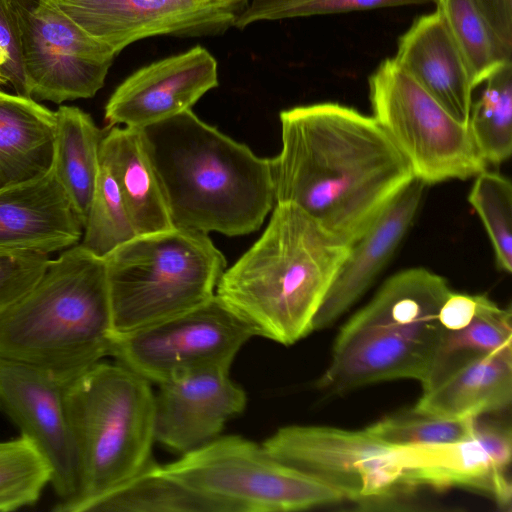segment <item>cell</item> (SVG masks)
Wrapping results in <instances>:
<instances>
[{
    "mask_svg": "<svg viewBox=\"0 0 512 512\" xmlns=\"http://www.w3.org/2000/svg\"><path fill=\"white\" fill-rule=\"evenodd\" d=\"M279 118L276 203L297 206L349 245L414 178L372 116L321 102L282 110Z\"/></svg>",
    "mask_w": 512,
    "mask_h": 512,
    "instance_id": "obj_1",
    "label": "cell"
},
{
    "mask_svg": "<svg viewBox=\"0 0 512 512\" xmlns=\"http://www.w3.org/2000/svg\"><path fill=\"white\" fill-rule=\"evenodd\" d=\"M140 131L174 227L241 236L258 230L272 211V158L191 109Z\"/></svg>",
    "mask_w": 512,
    "mask_h": 512,
    "instance_id": "obj_2",
    "label": "cell"
},
{
    "mask_svg": "<svg viewBox=\"0 0 512 512\" xmlns=\"http://www.w3.org/2000/svg\"><path fill=\"white\" fill-rule=\"evenodd\" d=\"M349 249L297 206L275 203L264 232L225 269L215 296L254 336L292 345L313 331Z\"/></svg>",
    "mask_w": 512,
    "mask_h": 512,
    "instance_id": "obj_3",
    "label": "cell"
},
{
    "mask_svg": "<svg viewBox=\"0 0 512 512\" xmlns=\"http://www.w3.org/2000/svg\"><path fill=\"white\" fill-rule=\"evenodd\" d=\"M114 337L106 263L81 244L50 260L0 316V357L67 386L110 356Z\"/></svg>",
    "mask_w": 512,
    "mask_h": 512,
    "instance_id": "obj_4",
    "label": "cell"
},
{
    "mask_svg": "<svg viewBox=\"0 0 512 512\" xmlns=\"http://www.w3.org/2000/svg\"><path fill=\"white\" fill-rule=\"evenodd\" d=\"M451 291L445 278L422 267L389 277L339 330L318 386L339 393L396 379L423 384L443 333L438 313Z\"/></svg>",
    "mask_w": 512,
    "mask_h": 512,
    "instance_id": "obj_5",
    "label": "cell"
},
{
    "mask_svg": "<svg viewBox=\"0 0 512 512\" xmlns=\"http://www.w3.org/2000/svg\"><path fill=\"white\" fill-rule=\"evenodd\" d=\"M154 394L149 381L117 362L100 361L65 387L78 490L64 512H89L153 462Z\"/></svg>",
    "mask_w": 512,
    "mask_h": 512,
    "instance_id": "obj_6",
    "label": "cell"
},
{
    "mask_svg": "<svg viewBox=\"0 0 512 512\" xmlns=\"http://www.w3.org/2000/svg\"><path fill=\"white\" fill-rule=\"evenodd\" d=\"M104 260L114 336L208 302L226 269L207 233L179 227L137 235Z\"/></svg>",
    "mask_w": 512,
    "mask_h": 512,
    "instance_id": "obj_7",
    "label": "cell"
},
{
    "mask_svg": "<svg viewBox=\"0 0 512 512\" xmlns=\"http://www.w3.org/2000/svg\"><path fill=\"white\" fill-rule=\"evenodd\" d=\"M161 470L223 512H287L337 504L334 488L271 456L262 444L218 436Z\"/></svg>",
    "mask_w": 512,
    "mask_h": 512,
    "instance_id": "obj_8",
    "label": "cell"
},
{
    "mask_svg": "<svg viewBox=\"0 0 512 512\" xmlns=\"http://www.w3.org/2000/svg\"><path fill=\"white\" fill-rule=\"evenodd\" d=\"M372 117L426 185L466 180L487 168L468 125L454 118L393 58L369 76Z\"/></svg>",
    "mask_w": 512,
    "mask_h": 512,
    "instance_id": "obj_9",
    "label": "cell"
},
{
    "mask_svg": "<svg viewBox=\"0 0 512 512\" xmlns=\"http://www.w3.org/2000/svg\"><path fill=\"white\" fill-rule=\"evenodd\" d=\"M274 458L337 490L364 510L398 503L404 484L396 449L365 429L290 425L262 443Z\"/></svg>",
    "mask_w": 512,
    "mask_h": 512,
    "instance_id": "obj_10",
    "label": "cell"
},
{
    "mask_svg": "<svg viewBox=\"0 0 512 512\" xmlns=\"http://www.w3.org/2000/svg\"><path fill=\"white\" fill-rule=\"evenodd\" d=\"M254 334L216 296L188 312L114 336L110 357L151 384L224 370Z\"/></svg>",
    "mask_w": 512,
    "mask_h": 512,
    "instance_id": "obj_11",
    "label": "cell"
},
{
    "mask_svg": "<svg viewBox=\"0 0 512 512\" xmlns=\"http://www.w3.org/2000/svg\"><path fill=\"white\" fill-rule=\"evenodd\" d=\"M30 98L60 104L91 98L117 54L89 35L52 0H11Z\"/></svg>",
    "mask_w": 512,
    "mask_h": 512,
    "instance_id": "obj_12",
    "label": "cell"
},
{
    "mask_svg": "<svg viewBox=\"0 0 512 512\" xmlns=\"http://www.w3.org/2000/svg\"><path fill=\"white\" fill-rule=\"evenodd\" d=\"M89 35L117 55L147 37H195L234 27L248 1L52 0Z\"/></svg>",
    "mask_w": 512,
    "mask_h": 512,
    "instance_id": "obj_13",
    "label": "cell"
},
{
    "mask_svg": "<svg viewBox=\"0 0 512 512\" xmlns=\"http://www.w3.org/2000/svg\"><path fill=\"white\" fill-rule=\"evenodd\" d=\"M65 385L47 372L0 357V409L50 467V485L64 512L78 490L77 457L68 422Z\"/></svg>",
    "mask_w": 512,
    "mask_h": 512,
    "instance_id": "obj_14",
    "label": "cell"
},
{
    "mask_svg": "<svg viewBox=\"0 0 512 512\" xmlns=\"http://www.w3.org/2000/svg\"><path fill=\"white\" fill-rule=\"evenodd\" d=\"M404 484L411 488L458 487L485 494L511 509V429L477 418L473 432L456 442L397 447Z\"/></svg>",
    "mask_w": 512,
    "mask_h": 512,
    "instance_id": "obj_15",
    "label": "cell"
},
{
    "mask_svg": "<svg viewBox=\"0 0 512 512\" xmlns=\"http://www.w3.org/2000/svg\"><path fill=\"white\" fill-rule=\"evenodd\" d=\"M218 85L216 59L197 45L133 72L111 94L104 119L109 127L142 129L190 110Z\"/></svg>",
    "mask_w": 512,
    "mask_h": 512,
    "instance_id": "obj_16",
    "label": "cell"
},
{
    "mask_svg": "<svg viewBox=\"0 0 512 512\" xmlns=\"http://www.w3.org/2000/svg\"><path fill=\"white\" fill-rule=\"evenodd\" d=\"M246 402L229 371H200L161 383L154 394L155 442L181 455L193 451L217 438Z\"/></svg>",
    "mask_w": 512,
    "mask_h": 512,
    "instance_id": "obj_17",
    "label": "cell"
},
{
    "mask_svg": "<svg viewBox=\"0 0 512 512\" xmlns=\"http://www.w3.org/2000/svg\"><path fill=\"white\" fill-rule=\"evenodd\" d=\"M83 229L52 168L0 190V251L50 254L78 244Z\"/></svg>",
    "mask_w": 512,
    "mask_h": 512,
    "instance_id": "obj_18",
    "label": "cell"
},
{
    "mask_svg": "<svg viewBox=\"0 0 512 512\" xmlns=\"http://www.w3.org/2000/svg\"><path fill=\"white\" fill-rule=\"evenodd\" d=\"M426 186L414 177L350 245L316 314L313 331L331 326L371 286L411 226Z\"/></svg>",
    "mask_w": 512,
    "mask_h": 512,
    "instance_id": "obj_19",
    "label": "cell"
},
{
    "mask_svg": "<svg viewBox=\"0 0 512 512\" xmlns=\"http://www.w3.org/2000/svg\"><path fill=\"white\" fill-rule=\"evenodd\" d=\"M393 59L454 118L468 124L475 88L466 63L436 10L413 21L400 36Z\"/></svg>",
    "mask_w": 512,
    "mask_h": 512,
    "instance_id": "obj_20",
    "label": "cell"
},
{
    "mask_svg": "<svg viewBox=\"0 0 512 512\" xmlns=\"http://www.w3.org/2000/svg\"><path fill=\"white\" fill-rule=\"evenodd\" d=\"M512 400V347L470 359L430 386L413 407L445 419L479 418Z\"/></svg>",
    "mask_w": 512,
    "mask_h": 512,
    "instance_id": "obj_21",
    "label": "cell"
},
{
    "mask_svg": "<svg viewBox=\"0 0 512 512\" xmlns=\"http://www.w3.org/2000/svg\"><path fill=\"white\" fill-rule=\"evenodd\" d=\"M100 159L114 175L138 235L174 227L140 129L109 127L101 141Z\"/></svg>",
    "mask_w": 512,
    "mask_h": 512,
    "instance_id": "obj_22",
    "label": "cell"
},
{
    "mask_svg": "<svg viewBox=\"0 0 512 512\" xmlns=\"http://www.w3.org/2000/svg\"><path fill=\"white\" fill-rule=\"evenodd\" d=\"M56 115L32 98L0 90V190L53 165Z\"/></svg>",
    "mask_w": 512,
    "mask_h": 512,
    "instance_id": "obj_23",
    "label": "cell"
},
{
    "mask_svg": "<svg viewBox=\"0 0 512 512\" xmlns=\"http://www.w3.org/2000/svg\"><path fill=\"white\" fill-rule=\"evenodd\" d=\"M55 115L52 169L84 228L99 173L104 131L96 126L89 114L74 106H60Z\"/></svg>",
    "mask_w": 512,
    "mask_h": 512,
    "instance_id": "obj_24",
    "label": "cell"
},
{
    "mask_svg": "<svg viewBox=\"0 0 512 512\" xmlns=\"http://www.w3.org/2000/svg\"><path fill=\"white\" fill-rule=\"evenodd\" d=\"M512 347L511 309L480 295L477 312L463 328L443 331L423 389L464 362Z\"/></svg>",
    "mask_w": 512,
    "mask_h": 512,
    "instance_id": "obj_25",
    "label": "cell"
},
{
    "mask_svg": "<svg viewBox=\"0 0 512 512\" xmlns=\"http://www.w3.org/2000/svg\"><path fill=\"white\" fill-rule=\"evenodd\" d=\"M89 512H223L214 501L166 475L154 461L92 505Z\"/></svg>",
    "mask_w": 512,
    "mask_h": 512,
    "instance_id": "obj_26",
    "label": "cell"
},
{
    "mask_svg": "<svg viewBox=\"0 0 512 512\" xmlns=\"http://www.w3.org/2000/svg\"><path fill=\"white\" fill-rule=\"evenodd\" d=\"M435 5L466 63L474 88L512 61V49L499 39L475 0H436Z\"/></svg>",
    "mask_w": 512,
    "mask_h": 512,
    "instance_id": "obj_27",
    "label": "cell"
},
{
    "mask_svg": "<svg viewBox=\"0 0 512 512\" xmlns=\"http://www.w3.org/2000/svg\"><path fill=\"white\" fill-rule=\"evenodd\" d=\"M472 102L468 128L486 164L499 165L512 153V61L492 73Z\"/></svg>",
    "mask_w": 512,
    "mask_h": 512,
    "instance_id": "obj_28",
    "label": "cell"
},
{
    "mask_svg": "<svg viewBox=\"0 0 512 512\" xmlns=\"http://www.w3.org/2000/svg\"><path fill=\"white\" fill-rule=\"evenodd\" d=\"M138 234L110 168L100 159V168L80 243L105 257Z\"/></svg>",
    "mask_w": 512,
    "mask_h": 512,
    "instance_id": "obj_29",
    "label": "cell"
},
{
    "mask_svg": "<svg viewBox=\"0 0 512 512\" xmlns=\"http://www.w3.org/2000/svg\"><path fill=\"white\" fill-rule=\"evenodd\" d=\"M50 479L49 465L26 437L0 441V512L35 504Z\"/></svg>",
    "mask_w": 512,
    "mask_h": 512,
    "instance_id": "obj_30",
    "label": "cell"
},
{
    "mask_svg": "<svg viewBox=\"0 0 512 512\" xmlns=\"http://www.w3.org/2000/svg\"><path fill=\"white\" fill-rule=\"evenodd\" d=\"M468 201L490 239L497 267L512 271V185L498 172L487 169L475 176Z\"/></svg>",
    "mask_w": 512,
    "mask_h": 512,
    "instance_id": "obj_31",
    "label": "cell"
},
{
    "mask_svg": "<svg viewBox=\"0 0 512 512\" xmlns=\"http://www.w3.org/2000/svg\"><path fill=\"white\" fill-rule=\"evenodd\" d=\"M476 421L477 418H439L412 408L383 418L365 430L390 446H421L459 441L473 432Z\"/></svg>",
    "mask_w": 512,
    "mask_h": 512,
    "instance_id": "obj_32",
    "label": "cell"
},
{
    "mask_svg": "<svg viewBox=\"0 0 512 512\" xmlns=\"http://www.w3.org/2000/svg\"><path fill=\"white\" fill-rule=\"evenodd\" d=\"M436 0H250L234 27L244 29L259 21H273L434 3Z\"/></svg>",
    "mask_w": 512,
    "mask_h": 512,
    "instance_id": "obj_33",
    "label": "cell"
},
{
    "mask_svg": "<svg viewBox=\"0 0 512 512\" xmlns=\"http://www.w3.org/2000/svg\"><path fill=\"white\" fill-rule=\"evenodd\" d=\"M49 254L0 251V316L41 277Z\"/></svg>",
    "mask_w": 512,
    "mask_h": 512,
    "instance_id": "obj_34",
    "label": "cell"
},
{
    "mask_svg": "<svg viewBox=\"0 0 512 512\" xmlns=\"http://www.w3.org/2000/svg\"><path fill=\"white\" fill-rule=\"evenodd\" d=\"M0 47L8 55L1 69L5 85L11 86L15 94L30 98L22 68L19 26L11 0H0Z\"/></svg>",
    "mask_w": 512,
    "mask_h": 512,
    "instance_id": "obj_35",
    "label": "cell"
},
{
    "mask_svg": "<svg viewBox=\"0 0 512 512\" xmlns=\"http://www.w3.org/2000/svg\"><path fill=\"white\" fill-rule=\"evenodd\" d=\"M479 298L480 295L451 291L438 313L443 331H454L469 324L477 312Z\"/></svg>",
    "mask_w": 512,
    "mask_h": 512,
    "instance_id": "obj_36",
    "label": "cell"
},
{
    "mask_svg": "<svg viewBox=\"0 0 512 512\" xmlns=\"http://www.w3.org/2000/svg\"><path fill=\"white\" fill-rule=\"evenodd\" d=\"M505 46L512 49V0H475Z\"/></svg>",
    "mask_w": 512,
    "mask_h": 512,
    "instance_id": "obj_37",
    "label": "cell"
},
{
    "mask_svg": "<svg viewBox=\"0 0 512 512\" xmlns=\"http://www.w3.org/2000/svg\"><path fill=\"white\" fill-rule=\"evenodd\" d=\"M8 61V55L4 49L0 47V86L5 85L4 79L1 75V69L6 65Z\"/></svg>",
    "mask_w": 512,
    "mask_h": 512,
    "instance_id": "obj_38",
    "label": "cell"
},
{
    "mask_svg": "<svg viewBox=\"0 0 512 512\" xmlns=\"http://www.w3.org/2000/svg\"><path fill=\"white\" fill-rule=\"evenodd\" d=\"M228 1L242 2V1H249V0H228Z\"/></svg>",
    "mask_w": 512,
    "mask_h": 512,
    "instance_id": "obj_39",
    "label": "cell"
}]
</instances>
